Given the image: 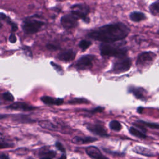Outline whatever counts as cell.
Listing matches in <instances>:
<instances>
[{
	"label": "cell",
	"mask_w": 159,
	"mask_h": 159,
	"mask_svg": "<svg viewBox=\"0 0 159 159\" xmlns=\"http://www.w3.org/2000/svg\"><path fill=\"white\" fill-rule=\"evenodd\" d=\"M130 29L122 22L101 26L90 31L88 36L96 40L104 43H114L125 39L129 34Z\"/></svg>",
	"instance_id": "6da1fadb"
},
{
	"label": "cell",
	"mask_w": 159,
	"mask_h": 159,
	"mask_svg": "<svg viewBox=\"0 0 159 159\" xmlns=\"http://www.w3.org/2000/svg\"><path fill=\"white\" fill-rule=\"evenodd\" d=\"M100 52L104 57H115L122 58L127 52V48L122 44L112 43H102L100 45Z\"/></svg>",
	"instance_id": "7a4b0ae2"
},
{
	"label": "cell",
	"mask_w": 159,
	"mask_h": 159,
	"mask_svg": "<svg viewBox=\"0 0 159 159\" xmlns=\"http://www.w3.org/2000/svg\"><path fill=\"white\" fill-rule=\"evenodd\" d=\"M44 25V22L32 17L25 19L22 24L23 31L27 34H32L37 32Z\"/></svg>",
	"instance_id": "3957f363"
},
{
	"label": "cell",
	"mask_w": 159,
	"mask_h": 159,
	"mask_svg": "<svg viewBox=\"0 0 159 159\" xmlns=\"http://www.w3.org/2000/svg\"><path fill=\"white\" fill-rule=\"evenodd\" d=\"M156 58V54L152 52H144L139 55L136 65L138 68L144 69L148 67Z\"/></svg>",
	"instance_id": "277c9868"
},
{
	"label": "cell",
	"mask_w": 159,
	"mask_h": 159,
	"mask_svg": "<svg viewBox=\"0 0 159 159\" xmlns=\"http://www.w3.org/2000/svg\"><path fill=\"white\" fill-rule=\"evenodd\" d=\"M89 12V9L85 4H77L71 7V13L78 19H83L86 22H88L89 21V19L88 17Z\"/></svg>",
	"instance_id": "5b68a950"
},
{
	"label": "cell",
	"mask_w": 159,
	"mask_h": 159,
	"mask_svg": "<svg viewBox=\"0 0 159 159\" xmlns=\"http://www.w3.org/2000/svg\"><path fill=\"white\" fill-rule=\"evenodd\" d=\"M94 56L91 55H86L82 56L75 65V67L80 70H86L91 68L94 59Z\"/></svg>",
	"instance_id": "8992f818"
},
{
	"label": "cell",
	"mask_w": 159,
	"mask_h": 159,
	"mask_svg": "<svg viewBox=\"0 0 159 159\" xmlns=\"http://www.w3.org/2000/svg\"><path fill=\"white\" fill-rule=\"evenodd\" d=\"M132 65L131 60L130 58H125L120 61L116 62L112 67L113 72L116 73H123L128 71Z\"/></svg>",
	"instance_id": "52a82bcc"
},
{
	"label": "cell",
	"mask_w": 159,
	"mask_h": 159,
	"mask_svg": "<svg viewBox=\"0 0 159 159\" xmlns=\"http://www.w3.org/2000/svg\"><path fill=\"white\" fill-rule=\"evenodd\" d=\"M78 19L76 17L71 13L62 16L60 22L63 27L71 29L75 27L78 25Z\"/></svg>",
	"instance_id": "ba28073f"
},
{
	"label": "cell",
	"mask_w": 159,
	"mask_h": 159,
	"mask_svg": "<svg viewBox=\"0 0 159 159\" xmlns=\"http://www.w3.org/2000/svg\"><path fill=\"white\" fill-rule=\"evenodd\" d=\"M88 130L91 132L101 137H108L106 129L100 124H88L86 126Z\"/></svg>",
	"instance_id": "9c48e42d"
},
{
	"label": "cell",
	"mask_w": 159,
	"mask_h": 159,
	"mask_svg": "<svg viewBox=\"0 0 159 159\" xmlns=\"http://www.w3.org/2000/svg\"><path fill=\"white\" fill-rule=\"evenodd\" d=\"M86 152L88 156L93 159H109L101 152L98 148L94 146H89L86 147Z\"/></svg>",
	"instance_id": "30bf717a"
},
{
	"label": "cell",
	"mask_w": 159,
	"mask_h": 159,
	"mask_svg": "<svg viewBox=\"0 0 159 159\" xmlns=\"http://www.w3.org/2000/svg\"><path fill=\"white\" fill-rule=\"evenodd\" d=\"M7 109L13 110H21L25 111H29L35 109V107L29 105L28 104L23 102H16L6 107Z\"/></svg>",
	"instance_id": "8fae6325"
},
{
	"label": "cell",
	"mask_w": 159,
	"mask_h": 159,
	"mask_svg": "<svg viewBox=\"0 0 159 159\" xmlns=\"http://www.w3.org/2000/svg\"><path fill=\"white\" fill-rule=\"evenodd\" d=\"M76 56V52L73 50H66L60 53L57 57L60 60L63 61H72Z\"/></svg>",
	"instance_id": "7c38bea8"
},
{
	"label": "cell",
	"mask_w": 159,
	"mask_h": 159,
	"mask_svg": "<svg viewBox=\"0 0 159 159\" xmlns=\"http://www.w3.org/2000/svg\"><path fill=\"white\" fill-rule=\"evenodd\" d=\"M98 140L96 138L91 137H79L76 136L72 139V142L76 144H84L88 143H91L94 141Z\"/></svg>",
	"instance_id": "4fadbf2b"
},
{
	"label": "cell",
	"mask_w": 159,
	"mask_h": 159,
	"mask_svg": "<svg viewBox=\"0 0 159 159\" xmlns=\"http://www.w3.org/2000/svg\"><path fill=\"white\" fill-rule=\"evenodd\" d=\"M40 100L45 104H49V105H53V104H55V105H60L61 104H63V99H61V98H53L52 97L50 96H44L41 97Z\"/></svg>",
	"instance_id": "5bb4252c"
},
{
	"label": "cell",
	"mask_w": 159,
	"mask_h": 159,
	"mask_svg": "<svg viewBox=\"0 0 159 159\" xmlns=\"http://www.w3.org/2000/svg\"><path fill=\"white\" fill-rule=\"evenodd\" d=\"M129 91L130 93H132L138 99H143L145 98V95H144L145 91L142 88L130 87L129 89Z\"/></svg>",
	"instance_id": "9a60e30c"
},
{
	"label": "cell",
	"mask_w": 159,
	"mask_h": 159,
	"mask_svg": "<svg viewBox=\"0 0 159 159\" xmlns=\"http://www.w3.org/2000/svg\"><path fill=\"white\" fill-rule=\"evenodd\" d=\"M133 151L137 153H139V154H140L142 155H145V156H147V157L153 156V153L150 149L147 148L145 147H140V146L135 147L133 149Z\"/></svg>",
	"instance_id": "2e32d148"
},
{
	"label": "cell",
	"mask_w": 159,
	"mask_h": 159,
	"mask_svg": "<svg viewBox=\"0 0 159 159\" xmlns=\"http://www.w3.org/2000/svg\"><path fill=\"white\" fill-rule=\"evenodd\" d=\"M129 17L131 20L135 22H140L146 19L145 15L143 12H139V11H134L131 12Z\"/></svg>",
	"instance_id": "e0dca14e"
},
{
	"label": "cell",
	"mask_w": 159,
	"mask_h": 159,
	"mask_svg": "<svg viewBox=\"0 0 159 159\" xmlns=\"http://www.w3.org/2000/svg\"><path fill=\"white\" fill-rule=\"evenodd\" d=\"M129 132L131 135L140 139H145L147 137V135H145V133H143L142 131L140 130L139 129L135 128L134 127H130Z\"/></svg>",
	"instance_id": "ac0fdd59"
},
{
	"label": "cell",
	"mask_w": 159,
	"mask_h": 159,
	"mask_svg": "<svg viewBox=\"0 0 159 159\" xmlns=\"http://www.w3.org/2000/svg\"><path fill=\"white\" fill-rule=\"evenodd\" d=\"M39 125L45 129H47L48 130H55L57 129V127L52 124L51 122L48 120H41L39 122Z\"/></svg>",
	"instance_id": "d6986e66"
},
{
	"label": "cell",
	"mask_w": 159,
	"mask_h": 159,
	"mask_svg": "<svg viewBox=\"0 0 159 159\" xmlns=\"http://www.w3.org/2000/svg\"><path fill=\"white\" fill-rule=\"evenodd\" d=\"M1 19H2V20H6V21H7V22L9 24H10L11 25V30H12V32H15V31H16L17 30V24H16V23H14V22H12L11 20V19H9V17H7L4 13H2V12H1Z\"/></svg>",
	"instance_id": "ffe728a7"
},
{
	"label": "cell",
	"mask_w": 159,
	"mask_h": 159,
	"mask_svg": "<svg viewBox=\"0 0 159 159\" xmlns=\"http://www.w3.org/2000/svg\"><path fill=\"white\" fill-rule=\"evenodd\" d=\"M109 127L111 130H114V131H120L122 129V125L120 123L116 120H111L109 122Z\"/></svg>",
	"instance_id": "44dd1931"
},
{
	"label": "cell",
	"mask_w": 159,
	"mask_h": 159,
	"mask_svg": "<svg viewBox=\"0 0 159 159\" xmlns=\"http://www.w3.org/2000/svg\"><path fill=\"white\" fill-rule=\"evenodd\" d=\"M137 122L143 125L144 126H147V127H149L152 129H159V124L157 123H153V122H148L146 121L139 120Z\"/></svg>",
	"instance_id": "7402d4cb"
},
{
	"label": "cell",
	"mask_w": 159,
	"mask_h": 159,
	"mask_svg": "<svg viewBox=\"0 0 159 159\" xmlns=\"http://www.w3.org/2000/svg\"><path fill=\"white\" fill-rule=\"evenodd\" d=\"M150 11L151 13L153 15L159 14V0L155 2L150 6Z\"/></svg>",
	"instance_id": "603a6c76"
},
{
	"label": "cell",
	"mask_w": 159,
	"mask_h": 159,
	"mask_svg": "<svg viewBox=\"0 0 159 159\" xmlns=\"http://www.w3.org/2000/svg\"><path fill=\"white\" fill-rule=\"evenodd\" d=\"M91 45V42L90 41L86 40H83L80 41L79 43V47L82 50L84 51V50H86Z\"/></svg>",
	"instance_id": "cb8c5ba5"
},
{
	"label": "cell",
	"mask_w": 159,
	"mask_h": 159,
	"mask_svg": "<svg viewBox=\"0 0 159 159\" xmlns=\"http://www.w3.org/2000/svg\"><path fill=\"white\" fill-rule=\"evenodd\" d=\"M2 98L4 100L7 101H14V96L11 93L9 92H5L2 94Z\"/></svg>",
	"instance_id": "d4e9b609"
},
{
	"label": "cell",
	"mask_w": 159,
	"mask_h": 159,
	"mask_svg": "<svg viewBox=\"0 0 159 159\" xmlns=\"http://www.w3.org/2000/svg\"><path fill=\"white\" fill-rule=\"evenodd\" d=\"M88 101L83 98H75L71 99L69 101V103L70 104H76V103H84V102H88Z\"/></svg>",
	"instance_id": "484cf974"
},
{
	"label": "cell",
	"mask_w": 159,
	"mask_h": 159,
	"mask_svg": "<svg viewBox=\"0 0 159 159\" xmlns=\"http://www.w3.org/2000/svg\"><path fill=\"white\" fill-rule=\"evenodd\" d=\"M51 65L53 66L54 69H55L56 71H58V73H61V72H63V70H62V68H61V67L60 66L56 64V63H54L53 62H51Z\"/></svg>",
	"instance_id": "4316f807"
},
{
	"label": "cell",
	"mask_w": 159,
	"mask_h": 159,
	"mask_svg": "<svg viewBox=\"0 0 159 159\" xmlns=\"http://www.w3.org/2000/svg\"><path fill=\"white\" fill-rule=\"evenodd\" d=\"M55 147H56L60 151H61V152H65V148L63 147V145H62L60 142H57L55 143Z\"/></svg>",
	"instance_id": "83f0119b"
},
{
	"label": "cell",
	"mask_w": 159,
	"mask_h": 159,
	"mask_svg": "<svg viewBox=\"0 0 159 159\" xmlns=\"http://www.w3.org/2000/svg\"><path fill=\"white\" fill-rule=\"evenodd\" d=\"M47 48L48 49V50H57L58 48V47H57V46H56L55 45H53V44H48L47 45Z\"/></svg>",
	"instance_id": "f1b7e54d"
},
{
	"label": "cell",
	"mask_w": 159,
	"mask_h": 159,
	"mask_svg": "<svg viewBox=\"0 0 159 159\" xmlns=\"http://www.w3.org/2000/svg\"><path fill=\"white\" fill-rule=\"evenodd\" d=\"M9 40L10 42H11V43H15V42H16L17 39H16V35H15L14 34H11L10 35V36H9Z\"/></svg>",
	"instance_id": "f546056e"
},
{
	"label": "cell",
	"mask_w": 159,
	"mask_h": 159,
	"mask_svg": "<svg viewBox=\"0 0 159 159\" xmlns=\"http://www.w3.org/2000/svg\"><path fill=\"white\" fill-rule=\"evenodd\" d=\"M104 108L103 107H96V108H95V109H94L93 111H91V112H93V113H95V112H102L103 111H104Z\"/></svg>",
	"instance_id": "4dcf8cb0"
},
{
	"label": "cell",
	"mask_w": 159,
	"mask_h": 159,
	"mask_svg": "<svg viewBox=\"0 0 159 159\" xmlns=\"http://www.w3.org/2000/svg\"><path fill=\"white\" fill-rule=\"evenodd\" d=\"M0 158H1V159H9L8 156L7 155H6V154H4V153H2L1 155Z\"/></svg>",
	"instance_id": "1f68e13d"
},
{
	"label": "cell",
	"mask_w": 159,
	"mask_h": 159,
	"mask_svg": "<svg viewBox=\"0 0 159 159\" xmlns=\"http://www.w3.org/2000/svg\"><path fill=\"white\" fill-rule=\"evenodd\" d=\"M142 111H143V107H139L138 109H137V112H138L139 113H142Z\"/></svg>",
	"instance_id": "d6a6232c"
},
{
	"label": "cell",
	"mask_w": 159,
	"mask_h": 159,
	"mask_svg": "<svg viewBox=\"0 0 159 159\" xmlns=\"http://www.w3.org/2000/svg\"><path fill=\"white\" fill-rule=\"evenodd\" d=\"M66 155H65V154H63L59 158H58V159H66Z\"/></svg>",
	"instance_id": "836d02e7"
},
{
	"label": "cell",
	"mask_w": 159,
	"mask_h": 159,
	"mask_svg": "<svg viewBox=\"0 0 159 159\" xmlns=\"http://www.w3.org/2000/svg\"><path fill=\"white\" fill-rule=\"evenodd\" d=\"M40 159H52V158H50V157H45L41 158Z\"/></svg>",
	"instance_id": "e575fe53"
},
{
	"label": "cell",
	"mask_w": 159,
	"mask_h": 159,
	"mask_svg": "<svg viewBox=\"0 0 159 159\" xmlns=\"http://www.w3.org/2000/svg\"><path fill=\"white\" fill-rule=\"evenodd\" d=\"M158 34H159V30H158Z\"/></svg>",
	"instance_id": "d590c367"
}]
</instances>
